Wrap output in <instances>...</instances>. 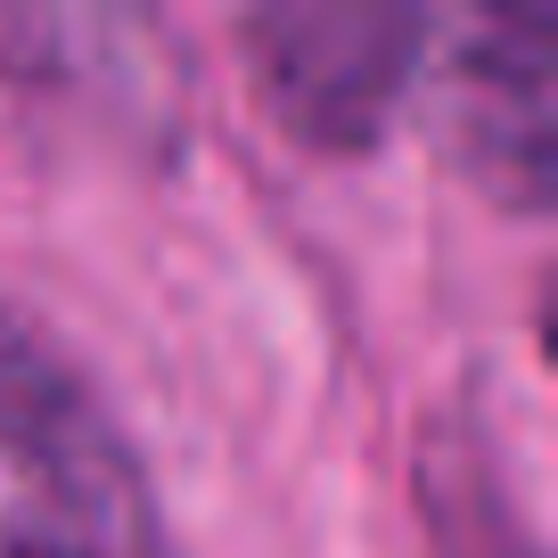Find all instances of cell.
<instances>
[{
  "label": "cell",
  "instance_id": "cell-1",
  "mask_svg": "<svg viewBox=\"0 0 558 558\" xmlns=\"http://www.w3.org/2000/svg\"><path fill=\"white\" fill-rule=\"evenodd\" d=\"M436 17L418 0H263L239 17L246 74L288 140L304 148H378L411 99Z\"/></svg>",
  "mask_w": 558,
  "mask_h": 558
},
{
  "label": "cell",
  "instance_id": "cell-2",
  "mask_svg": "<svg viewBox=\"0 0 558 558\" xmlns=\"http://www.w3.org/2000/svg\"><path fill=\"white\" fill-rule=\"evenodd\" d=\"M436 132L493 206L542 214L558 190V0H485L444 41Z\"/></svg>",
  "mask_w": 558,
  "mask_h": 558
},
{
  "label": "cell",
  "instance_id": "cell-3",
  "mask_svg": "<svg viewBox=\"0 0 558 558\" xmlns=\"http://www.w3.org/2000/svg\"><path fill=\"white\" fill-rule=\"evenodd\" d=\"M0 558H157L123 452L58 386L0 395Z\"/></svg>",
  "mask_w": 558,
  "mask_h": 558
}]
</instances>
